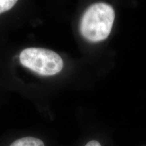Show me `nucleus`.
<instances>
[{
  "label": "nucleus",
  "mask_w": 146,
  "mask_h": 146,
  "mask_svg": "<svg viewBox=\"0 0 146 146\" xmlns=\"http://www.w3.org/2000/svg\"><path fill=\"white\" fill-rule=\"evenodd\" d=\"M16 3L15 0H0V14L10 10Z\"/></svg>",
  "instance_id": "nucleus-4"
},
{
  "label": "nucleus",
  "mask_w": 146,
  "mask_h": 146,
  "mask_svg": "<svg viewBox=\"0 0 146 146\" xmlns=\"http://www.w3.org/2000/svg\"><path fill=\"white\" fill-rule=\"evenodd\" d=\"M84 146H102L101 144L100 143V142L96 140H91V141L87 142Z\"/></svg>",
  "instance_id": "nucleus-5"
},
{
  "label": "nucleus",
  "mask_w": 146,
  "mask_h": 146,
  "mask_svg": "<svg viewBox=\"0 0 146 146\" xmlns=\"http://www.w3.org/2000/svg\"><path fill=\"white\" fill-rule=\"evenodd\" d=\"M8 146H47L41 138L35 136H23L15 139Z\"/></svg>",
  "instance_id": "nucleus-3"
},
{
  "label": "nucleus",
  "mask_w": 146,
  "mask_h": 146,
  "mask_svg": "<svg viewBox=\"0 0 146 146\" xmlns=\"http://www.w3.org/2000/svg\"><path fill=\"white\" fill-rule=\"evenodd\" d=\"M114 18V10L110 5L106 3L91 5L81 18V35L92 43L105 40L110 34Z\"/></svg>",
  "instance_id": "nucleus-1"
},
{
  "label": "nucleus",
  "mask_w": 146,
  "mask_h": 146,
  "mask_svg": "<svg viewBox=\"0 0 146 146\" xmlns=\"http://www.w3.org/2000/svg\"><path fill=\"white\" fill-rule=\"evenodd\" d=\"M21 64L42 76H52L62 70L64 62L57 53L37 47H29L20 54Z\"/></svg>",
  "instance_id": "nucleus-2"
}]
</instances>
